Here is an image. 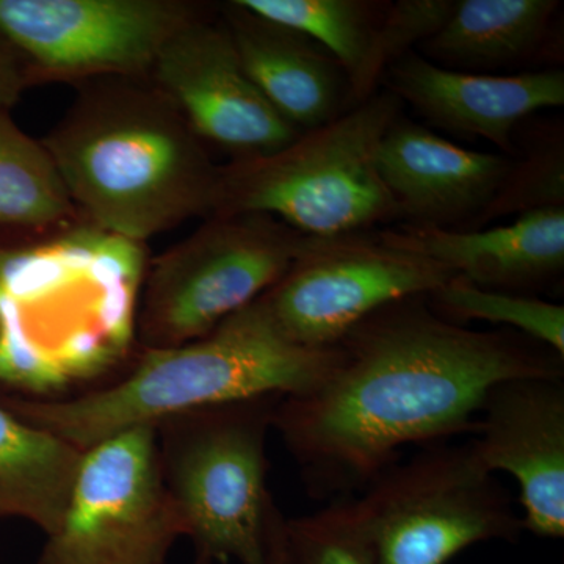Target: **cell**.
<instances>
[{
  "label": "cell",
  "mask_w": 564,
  "mask_h": 564,
  "mask_svg": "<svg viewBox=\"0 0 564 564\" xmlns=\"http://www.w3.org/2000/svg\"><path fill=\"white\" fill-rule=\"evenodd\" d=\"M328 375L282 397L273 430L313 499H348L406 444L477 434L486 393L513 378H564V358L521 333L448 322L426 295L386 304L336 345Z\"/></svg>",
  "instance_id": "1"
},
{
  "label": "cell",
  "mask_w": 564,
  "mask_h": 564,
  "mask_svg": "<svg viewBox=\"0 0 564 564\" xmlns=\"http://www.w3.org/2000/svg\"><path fill=\"white\" fill-rule=\"evenodd\" d=\"M84 88L41 143L95 228L141 243L214 217L220 166L155 85L109 77Z\"/></svg>",
  "instance_id": "2"
},
{
  "label": "cell",
  "mask_w": 564,
  "mask_h": 564,
  "mask_svg": "<svg viewBox=\"0 0 564 564\" xmlns=\"http://www.w3.org/2000/svg\"><path fill=\"white\" fill-rule=\"evenodd\" d=\"M144 274L140 243L87 228L0 251V381L54 392L124 355Z\"/></svg>",
  "instance_id": "3"
},
{
  "label": "cell",
  "mask_w": 564,
  "mask_h": 564,
  "mask_svg": "<svg viewBox=\"0 0 564 564\" xmlns=\"http://www.w3.org/2000/svg\"><path fill=\"white\" fill-rule=\"evenodd\" d=\"M289 340L261 296L214 332L177 347L144 352L126 380L70 400L2 399L0 403L43 432L90 451L141 425L215 404L310 392L336 361Z\"/></svg>",
  "instance_id": "4"
},
{
  "label": "cell",
  "mask_w": 564,
  "mask_h": 564,
  "mask_svg": "<svg viewBox=\"0 0 564 564\" xmlns=\"http://www.w3.org/2000/svg\"><path fill=\"white\" fill-rule=\"evenodd\" d=\"M402 101L370 96L272 154L220 166L215 215L263 214L304 236L367 232L400 220L378 170V150Z\"/></svg>",
  "instance_id": "5"
},
{
  "label": "cell",
  "mask_w": 564,
  "mask_h": 564,
  "mask_svg": "<svg viewBox=\"0 0 564 564\" xmlns=\"http://www.w3.org/2000/svg\"><path fill=\"white\" fill-rule=\"evenodd\" d=\"M281 399L215 404L155 423L163 480L196 554L270 564L265 445Z\"/></svg>",
  "instance_id": "6"
},
{
  "label": "cell",
  "mask_w": 564,
  "mask_h": 564,
  "mask_svg": "<svg viewBox=\"0 0 564 564\" xmlns=\"http://www.w3.org/2000/svg\"><path fill=\"white\" fill-rule=\"evenodd\" d=\"M351 507L375 564H447L470 545L513 543L524 532L473 441L392 464Z\"/></svg>",
  "instance_id": "7"
},
{
  "label": "cell",
  "mask_w": 564,
  "mask_h": 564,
  "mask_svg": "<svg viewBox=\"0 0 564 564\" xmlns=\"http://www.w3.org/2000/svg\"><path fill=\"white\" fill-rule=\"evenodd\" d=\"M310 237L270 215L207 218L152 265L139 315L144 347L207 336L280 281Z\"/></svg>",
  "instance_id": "8"
},
{
  "label": "cell",
  "mask_w": 564,
  "mask_h": 564,
  "mask_svg": "<svg viewBox=\"0 0 564 564\" xmlns=\"http://www.w3.org/2000/svg\"><path fill=\"white\" fill-rule=\"evenodd\" d=\"M181 536L158 432L141 425L84 452L61 529L36 564H163Z\"/></svg>",
  "instance_id": "9"
},
{
  "label": "cell",
  "mask_w": 564,
  "mask_h": 564,
  "mask_svg": "<svg viewBox=\"0 0 564 564\" xmlns=\"http://www.w3.org/2000/svg\"><path fill=\"white\" fill-rule=\"evenodd\" d=\"M454 276L437 262L391 247L378 234L311 236L261 300L289 340L323 350L386 304L430 295Z\"/></svg>",
  "instance_id": "10"
},
{
  "label": "cell",
  "mask_w": 564,
  "mask_h": 564,
  "mask_svg": "<svg viewBox=\"0 0 564 564\" xmlns=\"http://www.w3.org/2000/svg\"><path fill=\"white\" fill-rule=\"evenodd\" d=\"M195 17L176 0H0V32L32 79H140Z\"/></svg>",
  "instance_id": "11"
},
{
  "label": "cell",
  "mask_w": 564,
  "mask_h": 564,
  "mask_svg": "<svg viewBox=\"0 0 564 564\" xmlns=\"http://www.w3.org/2000/svg\"><path fill=\"white\" fill-rule=\"evenodd\" d=\"M152 73L196 135L232 161L272 154L302 133L252 84L223 21L196 14L166 41Z\"/></svg>",
  "instance_id": "12"
},
{
  "label": "cell",
  "mask_w": 564,
  "mask_h": 564,
  "mask_svg": "<svg viewBox=\"0 0 564 564\" xmlns=\"http://www.w3.org/2000/svg\"><path fill=\"white\" fill-rule=\"evenodd\" d=\"M475 454L489 473L513 475L522 527L564 536V378H513L486 393Z\"/></svg>",
  "instance_id": "13"
},
{
  "label": "cell",
  "mask_w": 564,
  "mask_h": 564,
  "mask_svg": "<svg viewBox=\"0 0 564 564\" xmlns=\"http://www.w3.org/2000/svg\"><path fill=\"white\" fill-rule=\"evenodd\" d=\"M513 159L470 151L400 115L378 150V170L399 209L413 226H470L491 204ZM467 231V229H464Z\"/></svg>",
  "instance_id": "14"
},
{
  "label": "cell",
  "mask_w": 564,
  "mask_h": 564,
  "mask_svg": "<svg viewBox=\"0 0 564 564\" xmlns=\"http://www.w3.org/2000/svg\"><path fill=\"white\" fill-rule=\"evenodd\" d=\"M386 70L389 91L410 102L430 124L491 141L511 159L521 121L564 104L562 69L491 76L443 68L410 51Z\"/></svg>",
  "instance_id": "15"
},
{
  "label": "cell",
  "mask_w": 564,
  "mask_h": 564,
  "mask_svg": "<svg viewBox=\"0 0 564 564\" xmlns=\"http://www.w3.org/2000/svg\"><path fill=\"white\" fill-rule=\"evenodd\" d=\"M245 73L285 121L300 132L328 124L351 109L340 63L304 33L240 6L223 9Z\"/></svg>",
  "instance_id": "16"
},
{
  "label": "cell",
  "mask_w": 564,
  "mask_h": 564,
  "mask_svg": "<svg viewBox=\"0 0 564 564\" xmlns=\"http://www.w3.org/2000/svg\"><path fill=\"white\" fill-rule=\"evenodd\" d=\"M378 236L491 291H533L564 269V207L529 212L489 231L404 225Z\"/></svg>",
  "instance_id": "17"
},
{
  "label": "cell",
  "mask_w": 564,
  "mask_h": 564,
  "mask_svg": "<svg viewBox=\"0 0 564 564\" xmlns=\"http://www.w3.org/2000/svg\"><path fill=\"white\" fill-rule=\"evenodd\" d=\"M84 452L0 403V518L14 516L47 536L61 529Z\"/></svg>",
  "instance_id": "18"
},
{
  "label": "cell",
  "mask_w": 564,
  "mask_h": 564,
  "mask_svg": "<svg viewBox=\"0 0 564 564\" xmlns=\"http://www.w3.org/2000/svg\"><path fill=\"white\" fill-rule=\"evenodd\" d=\"M558 10L556 0H458L447 24L422 47L447 69L519 65L543 46Z\"/></svg>",
  "instance_id": "19"
},
{
  "label": "cell",
  "mask_w": 564,
  "mask_h": 564,
  "mask_svg": "<svg viewBox=\"0 0 564 564\" xmlns=\"http://www.w3.org/2000/svg\"><path fill=\"white\" fill-rule=\"evenodd\" d=\"M240 6L313 39L336 58L350 84L351 109L373 96L375 43L389 3L367 0H239Z\"/></svg>",
  "instance_id": "20"
},
{
  "label": "cell",
  "mask_w": 564,
  "mask_h": 564,
  "mask_svg": "<svg viewBox=\"0 0 564 564\" xmlns=\"http://www.w3.org/2000/svg\"><path fill=\"white\" fill-rule=\"evenodd\" d=\"M74 212L61 174L41 141L0 110V226L40 229Z\"/></svg>",
  "instance_id": "21"
},
{
  "label": "cell",
  "mask_w": 564,
  "mask_h": 564,
  "mask_svg": "<svg viewBox=\"0 0 564 564\" xmlns=\"http://www.w3.org/2000/svg\"><path fill=\"white\" fill-rule=\"evenodd\" d=\"M426 300L445 321H484L511 326L564 358L563 304L524 293L481 289L459 274L426 295Z\"/></svg>",
  "instance_id": "22"
},
{
  "label": "cell",
  "mask_w": 564,
  "mask_h": 564,
  "mask_svg": "<svg viewBox=\"0 0 564 564\" xmlns=\"http://www.w3.org/2000/svg\"><path fill=\"white\" fill-rule=\"evenodd\" d=\"M564 207L563 128L541 133L516 161L491 204L467 231H477L494 218Z\"/></svg>",
  "instance_id": "23"
},
{
  "label": "cell",
  "mask_w": 564,
  "mask_h": 564,
  "mask_svg": "<svg viewBox=\"0 0 564 564\" xmlns=\"http://www.w3.org/2000/svg\"><path fill=\"white\" fill-rule=\"evenodd\" d=\"M282 551L285 564H375L351 497L333 500L317 513L285 519Z\"/></svg>",
  "instance_id": "24"
},
{
  "label": "cell",
  "mask_w": 564,
  "mask_h": 564,
  "mask_svg": "<svg viewBox=\"0 0 564 564\" xmlns=\"http://www.w3.org/2000/svg\"><path fill=\"white\" fill-rule=\"evenodd\" d=\"M455 9L456 0H400L389 3L370 65L375 85L392 63L413 51L414 44L433 39L451 20Z\"/></svg>",
  "instance_id": "25"
},
{
  "label": "cell",
  "mask_w": 564,
  "mask_h": 564,
  "mask_svg": "<svg viewBox=\"0 0 564 564\" xmlns=\"http://www.w3.org/2000/svg\"><path fill=\"white\" fill-rule=\"evenodd\" d=\"M31 80L28 62L0 32V110L10 109L20 101L22 91Z\"/></svg>",
  "instance_id": "26"
},
{
  "label": "cell",
  "mask_w": 564,
  "mask_h": 564,
  "mask_svg": "<svg viewBox=\"0 0 564 564\" xmlns=\"http://www.w3.org/2000/svg\"><path fill=\"white\" fill-rule=\"evenodd\" d=\"M284 514L276 503H270L267 516V552L270 564H285L284 551H282V533H284Z\"/></svg>",
  "instance_id": "27"
},
{
  "label": "cell",
  "mask_w": 564,
  "mask_h": 564,
  "mask_svg": "<svg viewBox=\"0 0 564 564\" xmlns=\"http://www.w3.org/2000/svg\"><path fill=\"white\" fill-rule=\"evenodd\" d=\"M214 560L209 555L196 554L195 562L193 564H214Z\"/></svg>",
  "instance_id": "28"
}]
</instances>
